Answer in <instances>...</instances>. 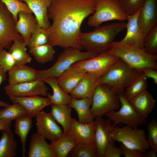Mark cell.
<instances>
[{
	"label": "cell",
	"mask_w": 157,
	"mask_h": 157,
	"mask_svg": "<svg viewBox=\"0 0 157 157\" xmlns=\"http://www.w3.org/2000/svg\"><path fill=\"white\" fill-rule=\"evenodd\" d=\"M31 117L25 115L16 119L15 132L19 137L22 146V155L25 157V145L28 133L32 126Z\"/></svg>",
	"instance_id": "31"
},
{
	"label": "cell",
	"mask_w": 157,
	"mask_h": 157,
	"mask_svg": "<svg viewBox=\"0 0 157 157\" xmlns=\"http://www.w3.org/2000/svg\"><path fill=\"white\" fill-rule=\"evenodd\" d=\"M13 15L15 23L18 19V14L21 11L32 13L27 4L20 0H0Z\"/></svg>",
	"instance_id": "38"
},
{
	"label": "cell",
	"mask_w": 157,
	"mask_h": 157,
	"mask_svg": "<svg viewBox=\"0 0 157 157\" xmlns=\"http://www.w3.org/2000/svg\"><path fill=\"white\" fill-rule=\"evenodd\" d=\"M119 58L108 51L92 58L77 62L72 67L100 78L108 71Z\"/></svg>",
	"instance_id": "10"
},
{
	"label": "cell",
	"mask_w": 157,
	"mask_h": 157,
	"mask_svg": "<svg viewBox=\"0 0 157 157\" xmlns=\"http://www.w3.org/2000/svg\"><path fill=\"white\" fill-rule=\"evenodd\" d=\"M86 73L71 66L56 78L57 83L65 92L70 94Z\"/></svg>",
	"instance_id": "25"
},
{
	"label": "cell",
	"mask_w": 157,
	"mask_h": 157,
	"mask_svg": "<svg viewBox=\"0 0 157 157\" xmlns=\"http://www.w3.org/2000/svg\"><path fill=\"white\" fill-rule=\"evenodd\" d=\"M45 139L37 132L31 135L28 157H57L54 151Z\"/></svg>",
	"instance_id": "20"
},
{
	"label": "cell",
	"mask_w": 157,
	"mask_h": 157,
	"mask_svg": "<svg viewBox=\"0 0 157 157\" xmlns=\"http://www.w3.org/2000/svg\"><path fill=\"white\" fill-rule=\"evenodd\" d=\"M90 113L94 118L107 113L115 111L120 106L117 94L110 85L98 84L92 94Z\"/></svg>",
	"instance_id": "6"
},
{
	"label": "cell",
	"mask_w": 157,
	"mask_h": 157,
	"mask_svg": "<svg viewBox=\"0 0 157 157\" xmlns=\"http://www.w3.org/2000/svg\"><path fill=\"white\" fill-rule=\"evenodd\" d=\"M94 121L93 140L97 149L98 157H103L105 149L112 139L111 135L114 127L108 118L101 116L95 118Z\"/></svg>",
	"instance_id": "13"
},
{
	"label": "cell",
	"mask_w": 157,
	"mask_h": 157,
	"mask_svg": "<svg viewBox=\"0 0 157 157\" xmlns=\"http://www.w3.org/2000/svg\"><path fill=\"white\" fill-rule=\"evenodd\" d=\"M94 121L83 123L72 118L69 132L78 143L94 144Z\"/></svg>",
	"instance_id": "18"
},
{
	"label": "cell",
	"mask_w": 157,
	"mask_h": 157,
	"mask_svg": "<svg viewBox=\"0 0 157 157\" xmlns=\"http://www.w3.org/2000/svg\"><path fill=\"white\" fill-rule=\"evenodd\" d=\"M109 52L121 59L131 67L141 70L147 67L157 70V56L148 53L142 48L114 41Z\"/></svg>",
	"instance_id": "3"
},
{
	"label": "cell",
	"mask_w": 157,
	"mask_h": 157,
	"mask_svg": "<svg viewBox=\"0 0 157 157\" xmlns=\"http://www.w3.org/2000/svg\"><path fill=\"white\" fill-rule=\"evenodd\" d=\"M138 22L145 35L157 23V0H144L140 10Z\"/></svg>",
	"instance_id": "17"
},
{
	"label": "cell",
	"mask_w": 157,
	"mask_h": 157,
	"mask_svg": "<svg viewBox=\"0 0 157 157\" xmlns=\"http://www.w3.org/2000/svg\"><path fill=\"white\" fill-rule=\"evenodd\" d=\"M26 115H27V113L25 108L18 103L9 104L0 110V119H7L12 121Z\"/></svg>",
	"instance_id": "35"
},
{
	"label": "cell",
	"mask_w": 157,
	"mask_h": 157,
	"mask_svg": "<svg viewBox=\"0 0 157 157\" xmlns=\"http://www.w3.org/2000/svg\"><path fill=\"white\" fill-rule=\"evenodd\" d=\"M49 34L47 29L38 25L33 31L27 46L29 49L48 43Z\"/></svg>",
	"instance_id": "39"
},
{
	"label": "cell",
	"mask_w": 157,
	"mask_h": 157,
	"mask_svg": "<svg viewBox=\"0 0 157 157\" xmlns=\"http://www.w3.org/2000/svg\"><path fill=\"white\" fill-rule=\"evenodd\" d=\"M125 12L128 15H132L141 8L144 0H118Z\"/></svg>",
	"instance_id": "40"
},
{
	"label": "cell",
	"mask_w": 157,
	"mask_h": 157,
	"mask_svg": "<svg viewBox=\"0 0 157 157\" xmlns=\"http://www.w3.org/2000/svg\"><path fill=\"white\" fill-rule=\"evenodd\" d=\"M37 133L53 142L59 138L63 131L50 113L41 110L36 116Z\"/></svg>",
	"instance_id": "14"
},
{
	"label": "cell",
	"mask_w": 157,
	"mask_h": 157,
	"mask_svg": "<svg viewBox=\"0 0 157 157\" xmlns=\"http://www.w3.org/2000/svg\"><path fill=\"white\" fill-rule=\"evenodd\" d=\"M78 143L69 132L63 133L58 140L50 144L57 157H66Z\"/></svg>",
	"instance_id": "29"
},
{
	"label": "cell",
	"mask_w": 157,
	"mask_h": 157,
	"mask_svg": "<svg viewBox=\"0 0 157 157\" xmlns=\"http://www.w3.org/2000/svg\"><path fill=\"white\" fill-rule=\"evenodd\" d=\"M147 85V78L142 73L125 89L124 94L126 98L130 101L135 97L146 90Z\"/></svg>",
	"instance_id": "34"
},
{
	"label": "cell",
	"mask_w": 157,
	"mask_h": 157,
	"mask_svg": "<svg viewBox=\"0 0 157 157\" xmlns=\"http://www.w3.org/2000/svg\"><path fill=\"white\" fill-rule=\"evenodd\" d=\"M9 105V104L7 103L0 100V107H5Z\"/></svg>",
	"instance_id": "49"
},
{
	"label": "cell",
	"mask_w": 157,
	"mask_h": 157,
	"mask_svg": "<svg viewBox=\"0 0 157 157\" xmlns=\"http://www.w3.org/2000/svg\"><path fill=\"white\" fill-rule=\"evenodd\" d=\"M81 50L72 47L64 48L53 65L47 69L37 71V79L43 81L49 77L57 78L77 62L90 59L98 55L88 51L82 52Z\"/></svg>",
	"instance_id": "5"
},
{
	"label": "cell",
	"mask_w": 157,
	"mask_h": 157,
	"mask_svg": "<svg viewBox=\"0 0 157 157\" xmlns=\"http://www.w3.org/2000/svg\"><path fill=\"white\" fill-rule=\"evenodd\" d=\"M69 154L72 157H98L94 144L78 143Z\"/></svg>",
	"instance_id": "36"
},
{
	"label": "cell",
	"mask_w": 157,
	"mask_h": 157,
	"mask_svg": "<svg viewBox=\"0 0 157 157\" xmlns=\"http://www.w3.org/2000/svg\"><path fill=\"white\" fill-rule=\"evenodd\" d=\"M32 13L19 12L15 25L17 31L21 36L27 46L32 33L38 25L36 19Z\"/></svg>",
	"instance_id": "21"
},
{
	"label": "cell",
	"mask_w": 157,
	"mask_h": 157,
	"mask_svg": "<svg viewBox=\"0 0 157 157\" xmlns=\"http://www.w3.org/2000/svg\"><path fill=\"white\" fill-rule=\"evenodd\" d=\"M137 112L147 119L154 108L155 100L147 90L136 95L129 101Z\"/></svg>",
	"instance_id": "24"
},
{
	"label": "cell",
	"mask_w": 157,
	"mask_h": 157,
	"mask_svg": "<svg viewBox=\"0 0 157 157\" xmlns=\"http://www.w3.org/2000/svg\"><path fill=\"white\" fill-rule=\"evenodd\" d=\"M6 73L3 69L0 66V85L6 79Z\"/></svg>",
	"instance_id": "48"
},
{
	"label": "cell",
	"mask_w": 157,
	"mask_h": 157,
	"mask_svg": "<svg viewBox=\"0 0 157 157\" xmlns=\"http://www.w3.org/2000/svg\"><path fill=\"white\" fill-rule=\"evenodd\" d=\"M9 98L13 103H18L22 106L26 111L27 115L31 117H36L42 109L52 104L48 97H42L38 96L9 97Z\"/></svg>",
	"instance_id": "16"
},
{
	"label": "cell",
	"mask_w": 157,
	"mask_h": 157,
	"mask_svg": "<svg viewBox=\"0 0 157 157\" xmlns=\"http://www.w3.org/2000/svg\"><path fill=\"white\" fill-rule=\"evenodd\" d=\"M157 151L151 149L149 151H146L144 153V157H156Z\"/></svg>",
	"instance_id": "47"
},
{
	"label": "cell",
	"mask_w": 157,
	"mask_h": 157,
	"mask_svg": "<svg viewBox=\"0 0 157 157\" xmlns=\"http://www.w3.org/2000/svg\"><path fill=\"white\" fill-rule=\"evenodd\" d=\"M25 2L33 13L38 26L47 29L51 26L48 9L52 0H20Z\"/></svg>",
	"instance_id": "19"
},
{
	"label": "cell",
	"mask_w": 157,
	"mask_h": 157,
	"mask_svg": "<svg viewBox=\"0 0 157 157\" xmlns=\"http://www.w3.org/2000/svg\"><path fill=\"white\" fill-rule=\"evenodd\" d=\"M119 147L122 155L125 157H144V153L138 150L128 148L121 143L119 144Z\"/></svg>",
	"instance_id": "44"
},
{
	"label": "cell",
	"mask_w": 157,
	"mask_h": 157,
	"mask_svg": "<svg viewBox=\"0 0 157 157\" xmlns=\"http://www.w3.org/2000/svg\"><path fill=\"white\" fill-rule=\"evenodd\" d=\"M91 104V98L81 99L72 98L71 103L68 105L76 112L78 121L83 123H86L93 121L94 119L90 112Z\"/></svg>",
	"instance_id": "27"
},
{
	"label": "cell",
	"mask_w": 157,
	"mask_h": 157,
	"mask_svg": "<svg viewBox=\"0 0 157 157\" xmlns=\"http://www.w3.org/2000/svg\"><path fill=\"white\" fill-rule=\"evenodd\" d=\"M142 49L148 53L156 54L157 53V23L152 26L145 35Z\"/></svg>",
	"instance_id": "37"
},
{
	"label": "cell",
	"mask_w": 157,
	"mask_h": 157,
	"mask_svg": "<svg viewBox=\"0 0 157 157\" xmlns=\"http://www.w3.org/2000/svg\"><path fill=\"white\" fill-rule=\"evenodd\" d=\"M142 73L147 78H151L153 82L155 84H157V71L156 69L151 68L147 67L141 70Z\"/></svg>",
	"instance_id": "45"
},
{
	"label": "cell",
	"mask_w": 157,
	"mask_h": 157,
	"mask_svg": "<svg viewBox=\"0 0 157 157\" xmlns=\"http://www.w3.org/2000/svg\"><path fill=\"white\" fill-rule=\"evenodd\" d=\"M29 52L38 63L44 64L53 60L55 51L53 46L48 43L31 48L29 49Z\"/></svg>",
	"instance_id": "33"
},
{
	"label": "cell",
	"mask_w": 157,
	"mask_h": 157,
	"mask_svg": "<svg viewBox=\"0 0 157 157\" xmlns=\"http://www.w3.org/2000/svg\"><path fill=\"white\" fill-rule=\"evenodd\" d=\"M122 155L121 148L117 147L115 141L111 139L105 149L103 157H120Z\"/></svg>",
	"instance_id": "43"
},
{
	"label": "cell",
	"mask_w": 157,
	"mask_h": 157,
	"mask_svg": "<svg viewBox=\"0 0 157 157\" xmlns=\"http://www.w3.org/2000/svg\"><path fill=\"white\" fill-rule=\"evenodd\" d=\"M112 139L129 148L138 150L143 153L150 148L145 131L125 125L122 127H114Z\"/></svg>",
	"instance_id": "9"
},
{
	"label": "cell",
	"mask_w": 157,
	"mask_h": 157,
	"mask_svg": "<svg viewBox=\"0 0 157 157\" xmlns=\"http://www.w3.org/2000/svg\"><path fill=\"white\" fill-rule=\"evenodd\" d=\"M11 121L5 119H0V130L1 131L10 128Z\"/></svg>",
	"instance_id": "46"
},
{
	"label": "cell",
	"mask_w": 157,
	"mask_h": 157,
	"mask_svg": "<svg viewBox=\"0 0 157 157\" xmlns=\"http://www.w3.org/2000/svg\"><path fill=\"white\" fill-rule=\"evenodd\" d=\"M128 15L118 0H97L95 10L88 19V24L96 27L104 22L118 20H127Z\"/></svg>",
	"instance_id": "7"
},
{
	"label": "cell",
	"mask_w": 157,
	"mask_h": 157,
	"mask_svg": "<svg viewBox=\"0 0 157 157\" xmlns=\"http://www.w3.org/2000/svg\"><path fill=\"white\" fill-rule=\"evenodd\" d=\"M142 73L141 70L131 67L119 58L103 76L99 78L98 85H108L117 94L124 91Z\"/></svg>",
	"instance_id": "4"
},
{
	"label": "cell",
	"mask_w": 157,
	"mask_h": 157,
	"mask_svg": "<svg viewBox=\"0 0 157 157\" xmlns=\"http://www.w3.org/2000/svg\"><path fill=\"white\" fill-rule=\"evenodd\" d=\"M99 78L94 75L86 73L70 93L71 96L76 99L91 98L98 85Z\"/></svg>",
	"instance_id": "22"
},
{
	"label": "cell",
	"mask_w": 157,
	"mask_h": 157,
	"mask_svg": "<svg viewBox=\"0 0 157 157\" xmlns=\"http://www.w3.org/2000/svg\"><path fill=\"white\" fill-rule=\"evenodd\" d=\"M8 72L9 84L31 81L37 78V71L25 64L16 65Z\"/></svg>",
	"instance_id": "23"
},
{
	"label": "cell",
	"mask_w": 157,
	"mask_h": 157,
	"mask_svg": "<svg viewBox=\"0 0 157 157\" xmlns=\"http://www.w3.org/2000/svg\"><path fill=\"white\" fill-rule=\"evenodd\" d=\"M50 113L56 121L62 126L63 133L69 132L72 118V108L68 104L56 105L51 104Z\"/></svg>",
	"instance_id": "26"
},
{
	"label": "cell",
	"mask_w": 157,
	"mask_h": 157,
	"mask_svg": "<svg viewBox=\"0 0 157 157\" xmlns=\"http://www.w3.org/2000/svg\"><path fill=\"white\" fill-rule=\"evenodd\" d=\"M43 81H34L17 84H8L5 86V91L9 97H26L47 96L48 88Z\"/></svg>",
	"instance_id": "12"
},
{
	"label": "cell",
	"mask_w": 157,
	"mask_h": 157,
	"mask_svg": "<svg viewBox=\"0 0 157 157\" xmlns=\"http://www.w3.org/2000/svg\"><path fill=\"white\" fill-rule=\"evenodd\" d=\"M16 65L15 62L10 52L5 49L0 51V66L6 72Z\"/></svg>",
	"instance_id": "42"
},
{
	"label": "cell",
	"mask_w": 157,
	"mask_h": 157,
	"mask_svg": "<svg viewBox=\"0 0 157 157\" xmlns=\"http://www.w3.org/2000/svg\"><path fill=\"white\" fill-rule=\"evenodd\" d=\"M97 0H52L48 9L52 24L47 29L48 42L53 46L81 49L80 28L83 20L93 14Z\"/></svg>",
	"instance_id": "1"
},
{
	"label": "cell",
	"mask_w": 157,
	"mask_h": 157,
	"mask_svg": "<svg viewBox=\"0 0 157 157\" xmlns=\"http://www.w3.org/2000/svg\"><path fill=\"white\" fill-rule=\"evenodd\" d=\"M26 45L24 41H15L9 48V52L14 58L16 65L30 63L32 58L27 52Z\"/></svg>",
	"instance_id": "32"
},
{
	"label": "cell",
	"mask_w": 157,
	"mask_h": 157,
	"mask_svg": "<svg viewBox=\"0 0 157 157\" xmlns=\"http://www.w3.org/2000/svg\"><path fill=\"white\" fill-rule=\"evenodd\" d=\"M0 139V157H14L16 155L17 143L10 128L2 131Z\"/></svg>",
	"instance_id": "30"
},
{
	"label": "cell",
	"mask_w": 157,
	"mask_h": 157,
	"mask_svg": "<svg viewBox=\"0 0 157 157\" xmlns=\"http://www.w3.org/2000/svg\"><path fill=\"white\" fill-rule=\"evenodd\" d=\"M120 101V108L118 111L106 113L104 114L113 123V127L120 124H124L133 128L147 123V119L142 117L136 110L126 98L124 91L117 94Z\"/></svg>",
	"instance_id": "8"
},
{
	"label": "cell",
	"mask_w": 157,
	"mask_h": 157,
	"mask_svg": "<svg viewBox=\"0 0 157 157\" xmlns=\"http://www.w3.org/2000/svg\"><path fill=\"white\" fill-rule=\"evenodd\" d=\"M120 22L97 26L88 33L81 32L79 42L82 48L97 54L108 51L117 35L126 28Z\"/></svg>",
	"instance_id": "2"
},
{
	"label": "cell",
	"mask_w": 157,
	"mask_h": 157,
	"mask_svg": "<svg viewBox=\"0 0 157 157\" xmlns=\"http://www.w3.org/2000/svg\"><path fill=\"white\" fill-rule=\"evenodd\" d=\"M147 126V139L150 148L157 151V122L152 119Z\"/></svg>",
	"instance_id": "41"
},
{
	"label": "cell",
	"mask_w": 157,
	"mask_h": 157,
	"mask_svg": "<svg viewBox=\"0 0 157 157\" xmlns=\"http://www.w3.org/2000/svg\"><path fill=\"white\" fill-rule=\"evenodd\" d=\"M13 15L5 5L0 1V51L9 48L15 41H23L17 32Z\"/></svg>",
	"instance_id": "11"
},
{
	"label": "cell",
	"mask_w": 157,
	"mask_h": 157,
	"mask_svg": "<svg viewBox=\"0 0 157 157\" xmlns=\"http://www.w3.org/2000/svg\"><path fill=\"white\" fill-rule=\"evenodd\" d=\"M140 9L132 15H128L126 23V34L119 42L129 46H135L142 49L145 35L139 26L138 17Z\"/></svg>",
	"instance_id": "15"
},
{
	"label": "cell",
	"mask_w": 157,
	"mask_h": 157,
	"mask_svg": "<svg viewBox=\"0 0 157 157\" xmlns=\"http://www.w3.org/2000/svg\"><path fill=\"white\" fill-rule=\"evenodd\" d=\"M51 88L53 94L48 93L47 96L51 101L52 104L56 105L69 104L71 102L72 97L71 95L65 92L58 85L56 78L49 77L44 81Z\"/></svg>",
	"instance_id": "28"
}]
</instances>
